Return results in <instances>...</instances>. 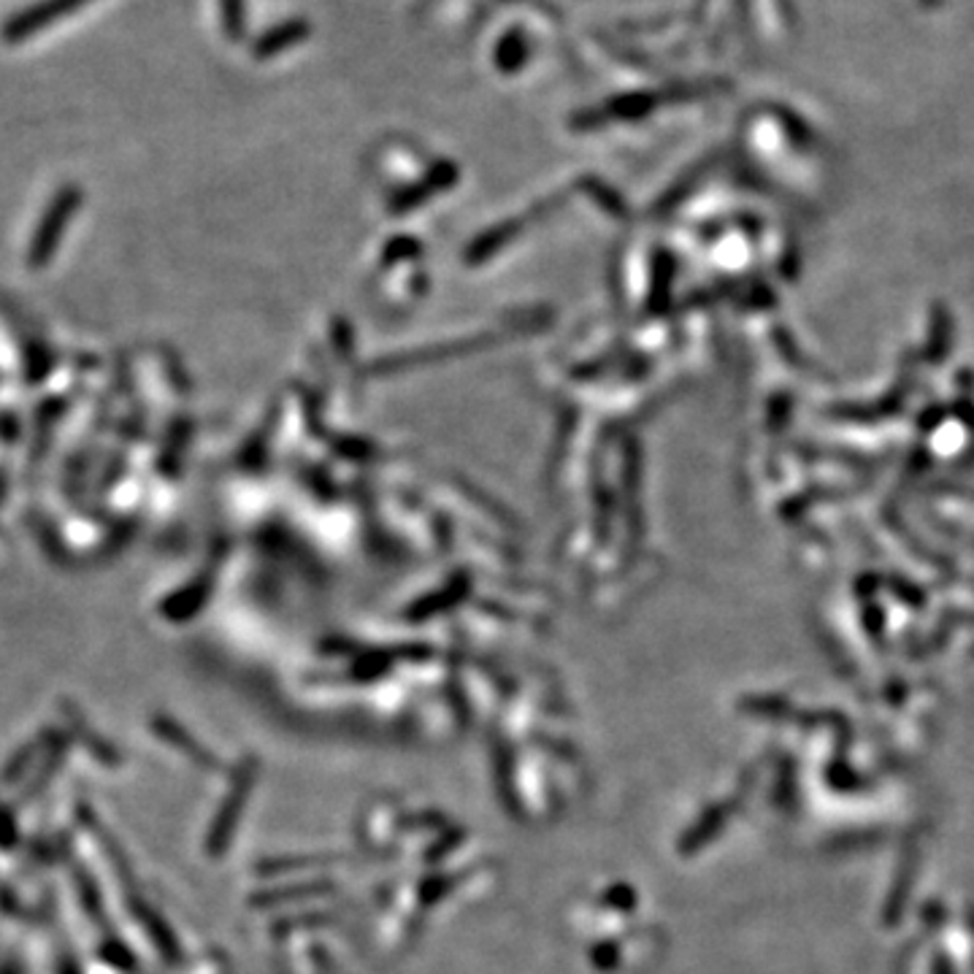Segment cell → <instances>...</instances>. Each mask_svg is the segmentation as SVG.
I'll list each match as a JSON object with an SVG mask.
<instances>
[{
	"mask_svg": "<svg viewBox=\"0 0 974 974\" xmlns=\"http://www.w3.org/2000/svg\"><path fill=\"white\" fill-rule=\"evenodd\" d=\"M88 3H92V0H38V3L16 11V14L5 22L3 31L0 33H3V38L9 44L22 42V38H27V36H33V33L44 31V27L55 25L60 16L73 14V11H79L82 5H88Z\"/></svg>",
	"mask_w": 974,
	"mask_h": 974,
	"instance_id": "1",
	"label": "cell"
}]
</instances>
